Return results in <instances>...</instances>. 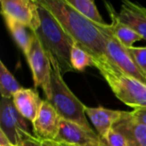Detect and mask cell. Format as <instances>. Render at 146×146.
Listing matches in <instances>:
<instances>
[{
  "instance_id": "obj_1",
  "label": "cell",
  "mask_w": 146,
  "mask_h": 146,
  "mask_svg": "<svg viewBox=\"0 0 146 146\" xmlns=\"http://www.w3.org/2000/svg\"><path fill=\"white\" fill-rule=\"evenodd\" d=\"M38 1L53 15L75 44L87 51L93 60H110L104 35L98 25L83 16L66 0Z\"/></svg>"
},
{
  "instance_id": "obj_2",
  "label": "cell",
  "mask_w": 146,
  "mask_h": 146,
  "mask_svg": "<svg viewBox=\"0 0 146 146\" xmlns=\"http://www.w3.org/2000/svg\"><path fill=\"white\" fill-rule=\"evenodd\" d=\"M36 1L38 5L40 26L33 33L40 40L50 60L57 62L62 76L67 73L74 72L71 51L75 42L53 15L38 0Z\"/></svg>"
},
{
  "instance_id": "obj_3",
  "label": "cell",
  "mask_w": 146,
  "mask_h": 146,
  "mask_svg": "<svg viewBox=\"0 0 146 146\" xmlns=\"http://www.w3.org/2000/svg\"><path fill=\"white\" fill-rule=\"evenodd\" d=\"M93 62L119 100L133 110L146 108V84L126 74L108 59Z\"/></svg>"
},
{
  "instance_id": "obj_4",
  "label": "cell",
  "mask_w": 146,
  "mask_h": 146,
  "mask_svg": "<svg viewBox=\"0 0 146 146\" xmlns=\"http://www.w3.org/2000/svg\"><path fill=\"white\" fill-rule=\"evenodd\" d=\"M51 62L50 89L51 97L49 100L62 119L73 121L84 128L93 131L86 118L85 112L86 105L72 92L63 80L60 68L56 61Z\"/></svg>"
},
{
  "instance_id": "obj_5",
  "label": "cell",
  "mask_w": 146,
  "mask_h": 146,
  "mask_svg": "<svg viewBox=\"0 0 146 146\" xmlns=\"http://www.w3.org/2000/svg\"><path fill=\"white\" fill-rule=\"evenodd\" d=\"M29 121L15 109L12 98H1L0 131L15 146H20L27 139L32 138Z\"/></svg>"
},
{
  "instance_id": "obj_6",
  "label": "cell",
  "mask_w": 146,
  "mask_h": 146,
  "mask_svg": "<svg viewBox=\"0 0 146 146\" xmlns=\"http://www.w3.org/2000/svg\"><path fill=\"white\" fill-rule=\"evenodd\" d=\"M26 57L33 74L35 87H41L46 100H49L51 97V62L40 40L33 32L32 43Z\"/></svg>"
},
{
  "instance_id": "obj_7",
  "label": "cell",
  "mask_w": 146,
  "mask_h": 146,
  "mask_svg": "<svg viewBox=\"0 0 146 146\" xmlns=\"http://www.w3.org/2000/svg\"><path fill=\"white\" fill-rule=\"evenodd\" d=\"M101 30L106 44V50L110 60L115 63L126 74L134 77L139 81L146 84L145 76L141 73L133 61L128 48L124 46L113 33L110 24L104 26L98 25Z\"/></svg>"
},
{
  "instance_id": "obj_8",
  "label": "cell",
  "mask_w": 146,
  "mask_h": 146,
  "mask_svg": "<svg viewBox=\"0 0 146 146\" xmlns=\"http://www.w3.org/2000/svg\"><path fill=\"white\" fill-rule=\"evenodd\" d=\"M3 16L9 17L35 32L40 26V15L37 1L1 0Z\"/></svg>"
},
{
  "instance_id": "obj_9",
  "label": "cell",
  "mask_w": 146,
  "mask_h": 146,
  "mask_svg": "<svg viewBox=\"0 0 146 146\" xmlns=\"http://www.w3.org/2000/svg\"><path fill=\"white\" fill-rule=\"evenodd\" d=\"M62 118L47 100H43L38 115L33 124V135L40 141L55 140Z\"/></svg>"
},
{
  "instance_id": "obj_10",
  "label": "cell",
  "mask_w": 146,
  "mask_h": 146,
  "mask_svg": "<svg viewBox=\"0 0 146 146\" xmlns=\"http://www.w3.org/2000/svg\"><path fill=\"white\" fill-rule=\"evenodd\" d=\"M55 141L71 145L85 146L101 142L102 139L94 131H89L77 123L62 119Z\"/></svg>"
},
{
  "instance_id": "obj_11",
  "label": "cell",
  "mask_w": 146,
  "mask_h": 146,
  "mask_svg": "<svg viewBox=\"0 0 146 146\" xmlns=\"http://www.w3.org/2000/svg\"><path fill=\"white\" fill-rule=\"evenodd\" d=\"M113 129L125 137L129 146H146V125L138 121L132 111H121Z\"/></svg>"
},
{
  "instance_id": "obj_12",
  "label": "cell",
  "mask_w": 146,
  "mask_h": 146,
  "mask_svg": "<svg viewBox=\"0 0 146 146\" xmlns=\"http://www.w3.org/2000/svg\"><path fill=\"white\" fill-rule=\"evenodd\" d=\"M121 22L138 33L146 41V8L128 0L123 1L117 13Z\"/></svg>"
},
{
  "instance_id": "obj_13",
  "label": "cell",
  "mask_w": 146,
  "mask_h": 146,
  "mask_svg": "<svg viewBox=\"0 0 146 146\" xmlns=\"http://www.w3.org/2000/svg\"><path fill=\"white\" fill-rule=\"evenodd\" d=\"M17 111L27 121L33 122L42 104V99L34 88H23L12 98Z\"/></svg>"
},
{
  "instance_id": "obj_14",
  "label": "cell",
  "mask_w": 146,
  "mask_h": 146,
  "mask_svg": "<svg viewBox=\"0 0 146 146\" xmlns=\"http://www.w3.org/2000/svg\"><path fill=\"white\" fill-rule=\"evenodd\" d=\"M85 112L96 128L97 133L101 139H104L108 133L113 128L114 124L121 114V110H110L102 106L96 108L86 106Z\"/></svg>"
},
{
  "instance_id": "obj_15",
  "label": "cell",
  "mask_w": 146,
  "mask_h": 146,
  "mask_svg": "<svg viewBox=\"0 0 146 146\" xmlns=\"http://www.w3.org/2000/svg\"><path fill=\"white\" fill-rule=\"evenodd\" d=\"M106 9L110 15L111 18V24H110V28L117 38V39L127 48L133 47V44L135 42L140 41L144 39L138 33L129 27L127 25L124 24L120 21L118 18V15L115 9L113 8L112 4L109 2H105Z\"/></svg>"
},
{
  "instance_id": "obj_16",
  "label": "cell",
  "mask_w": 146,
  "mask_h": 146,
  "mask_svg": "<svg viewBox=\"0 0 146 146\" xmlns=\"http://www.w3.org/2000/svg\"><path fill=\"white\" fill-rule=\"evenodd\" d=\"M3 19L6 27L9 31L12 38H14L15 42L21 50L23 54L27 56L33 39V31H31L23 24L9 17L3 16Z\"/></svg>"
},
{
  "instance_id": "obj_17",
  "label": "cell",
  "mask_w": 146,
  "mask_h": 146,
  "mask_svg": "<svg viewBox=\"0 0 146 146\" xmlns=\"http://www.w3.org/2000/svg\"><path fill=\"white\" fill-rule=\"evenodd\" d=\"M74 9L96 25L104 26L107 23L104 21L94 1L92 0H66Z\"/></svg>"
},
{
  "instance_id": "obj_18",
  "label": "cell",
  "mask_w": 146,
  "mask_h": 146,
  "mask_svg": "<svg viewBox=\"0 0 146 146\" xmlns=\"http://www.w3.org/2000/svg\"><path fill=\"white\" fill-rule=\"evenodd\" d=\"M23 89L14 75L9 72L3 61H0V92L3 98H12L20 90Z\"/></svg>"
},
{
  "instance_id": "obj_19",
  "label": "cell",
  "mask_w": 146,
  "mask_h": 146,
  "mask_svg": "<svg viewBox=\"0 0 146 146\" xmlns=\"http://www.w3.org/2000/svg\"><path fill=\"white\" fill-rule=\"evenodd\" d=\"M71 64L74 71H84L87 67H94L92 56L75 44L71 51Z\"/></svg>"
},
{
  "instance_id": "obj_20",
  "label": "cell",
  "mask_w": 146,
  "mask_h": 146,
  "mask_svg": "<svg viewBox=\"0 0 146 146\" xmlns=\"http://www.w3.org/2000/svg\"><path fill=\"white\" fill-rule=\"evenodd\" d=\"M129 52L137 64L141 73L146 78V46L144 47H130L128 48Z\"/></svg>"
},
{
  "instance_id": "obj_21",
  "label": "cell",
  "mask_w": 146,
  "mask_h": 146,
  "mask_svg": "<svg viewBox=\"0 0 146 146\" xmlns=\"http://www.w3.org/2000/svg\"><path fill=\"white\" fill-rule=\"evenodd\" d=\"M102 142L105 146H129L125 137L113 128L108 133L105 138L102 139Z\"/></svg>"
},
{
  "instance_id": "obj_22",
  "label": "cell",
  "mask_w": 146,
  "mask_h": 146,
  "mask_svg": "<svg viewBox=\"0 0 146 146\" xmlns=\"http://www.w3.org/2000/svg\"><path fill=\"white\" fill-rule=\"evenodd\" d=\"M132 114H133V117L138 121L146 125V108H140V109L133 110L132 111Z\"/></svg>"
},
{
  "instance_id": "obj_23",
  "label": "cell",
  "mask_w": 146,
  "mask_h": 146,
  "mask_svg": "<svg viewBox=\"0 0 146 146\" xmlns=\"http://www.w3.org/2000/svg\"><path fill=\"white\" fill-rule=\"evenodd\" d=\"M20 146H42L41 145V141L38 140L35 136L32 138H28L25 139Z\"/></svg>"
},
{
  "instance_id": "obj_24",
  "label": "cell",
  "mask_w": 146,
  "mask_h": 146,
  "mask_svg": "<svg viewBox=\"0 0 146 146\" xmlns=\"http://www.w3.org/2000/svg\"><path fill=\"white\" fill-rule=\"evenodd\" d=\"M0 146H15L13 145V144L1 131H0Z\"/></svg>"
},
{
  "instance_id": "obj_25",
  "label": "cell",
  "mask_w": 146,
  "mask_h": 146,
  "mask_svg": "<svg viewBox=\"0 0 146 146\" xmlns=\"http://www.w3.org/2000/svg\"><path fill=\"white\" fill-rule=\"evenodd\" d=\"M42 146H60L59 143L55 140H43L41 141Z\"/></svg>"
},
{
  "instance_id": "obj_26",
  "label": "cell",
  "mask_w": 146,
  "mask_h": 146,
  "mask_svg": "<svg viewBox=\"0 0 146 146\" xmlns=\"http://www.w3.org/2000/svg\"><path fill=\"white\" fill-rule=\"evenodd\" d=\"M85 146H105V145L101 141V142H96V143H92V144H89Z\"/></svg>"
},
{
  "instance_id": "obj_27",
  "label": "cell",
  "mask_w": 146,
  "mask_h": 146,
  "mask_svg": "<svg viewBox=\"0 0 146 146\" xmlns=\"http://www.w3.org/2000/svg\"><path fill=\"white\" fill-rule=\"evenodd\" d=\"M60 146H75V145H68V144H63V143H59Z\"/></svg>"
}]
</instances>
